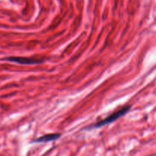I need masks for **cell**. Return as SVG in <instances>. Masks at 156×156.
Wrapping results in <instances>:
<instances>
[{
  "mask_svg": "<svg viewBox=\"0 0 156 156\" xmlns=\"http://www.w3.org/2000/svg\"><path fill=\"white\" fill-rule=\"evenodd\" d=\"M3 60L17 62L21 65H36V64L42 63L44 62V60H42V59H33V58L24 57V56H9V57L4 58Z\"/></svg>",
  "mask_w": 156,
  "mask_h": 156,
  "instance_id": "cell-2",
  "label": "cell"
},
{
  "mask_svg": "<svg viewBox=\"0 0 156 156\" xmlns=\"http://www.w3.org/2000/svg\"><path fill=\"white\" fill-rule=\"evenodd\" d=\"M130 108H131V105H127V106L123 107L122 108L119 109V111H116V112L113 113L112 114L109 115L108 117H106V118H104L103 120H100L98 123H94V124L91 125V126H89L88 127H87L86 129H92V128H99L102 127V126H106L107 124H110V123H113V122L116 121L118 119L120 118L121 117L125 115V114L129 111Z\"/></svg>",
  "mask_w": 156,
  "mask_h": 156,
  "instance_id": "cell-1",
  "label": "cell"
},
{
  "mask_svg": "<svg viewBox=\"0 0 156 156\" xmlns=\"http://www.w3.org/2000/svg\"><path fill=\"white\" fill-rule=\"evenodd\" d=\"M61 136V133H49L39 137V138H38L37 140H34L33 142L36 143H47V142L54 141V140H58Z\"/></svg>",
  "mask_w": 156,
  "mask_h": 156,
  "instance_id": "cell-3",
  "label": "cell"
}]
</instances>
